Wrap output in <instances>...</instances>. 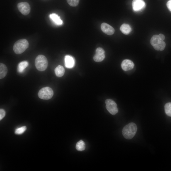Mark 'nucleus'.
I'll return each instance as SVG.
<instances>
[{
    "instance_id": "dca6fc26",
    "label": "nucleus",
    "mask_w": 171,
    "mask_h": 171,
    "mask_svg": "<svg viewBox=\"0 0 171 171\" xmlns=\"http://www.w3.org/2000/svg\"><path fill=\"white\" fill-rule=\"evenodd\" d=\"M55 72L57 77L61 78L64 75L65 70L63 66L59 65L55 69Z\"/></svg>"
},
{
    "instance_id": "412c9836",
    "label": "nucleus",
    "mask_w": 171,
    "mask_h": 171,
    "mask_svg": "<svg viewBox=\"0 0 171 171\" xmlns=\"http://www.w3.org/2000/svg\"><path fill=\"white\" fill-rule=\"evenodd\" d=\"M69 4L72 6H76L78 5L80 0H66Z\"/></svg>"
},
{
    "instance_id": "aec40b11",
    "label": "nucleus",
    "mask_w": 171,
    "mask_h": 171,
    "mask_svg": "<svg viewBox=\"0 0 171 171\" xmlns=\"http://www.w3.org/2000/svg\"><path fill=\"white\" fill-rule=\"evenodd\" d=\"M26 129L27 127L26 126H23L16 129L15 133L16 135H21L23 134Z\"/></svg>"
},
{
    "instance_id": "7ed1b4c3",
    "label": "nucleus",
    "mask_w": 171,
    "mask_h": 171,
    "mask_svg": "<svg viewBox=\"0 0 171 171\" xmlns=\"http://www.w3.org/2000/svg\"><path fill=\"white\" fill-rule=\"evenodd\" d=\"M29 45L28 41L26 39L18 40L14 44L13 49L17 54H20L23 53L28 48Z\"/></svg>"
},
{
    "instance_id": "423d86ee",
    "label": "nucleus",
    "mask_w": 171,
    "mask_h": 171,
    "mask_svg": "<svg viewBox=\"0 0 171 171\" xmlns=\"http://www.w3.org/2000/svg\"><path fill=\"white\" fill-rule=\"evenodd\" d=\"M106 108L108 111L112 115H115L118 112L116 103L112 99H108L105 101Z\"/></svg>"
},
{
    "instance_id": "6e6552de",
    "label": "nucleus",
    "mask_w": 171,
    "mask_h": 171,
    "mask_svg": "<svg viewBox=\"0 0 171 171\" xmlns=\"http://www.w3.org/2000/svg\"><path fill=\"white\" fill-rule=\"evenodd\" d=\"M17 8L19 11L24 15H28L31 11V7L29 4L26 2L18 3Z\"/></svg>"
},
{
    "instance_id": "0eeeda50",
    "label": "nucleus",
    "mask_w": 171,
    "mask_h": 171,
    "mask_svg": "<svg viewBox=\"0 0 171 171\" xmlns=\"http://www.w3.org/2000/svg\"><path fill=\"white\" fill-rule=\"evenodd\" d=\"M132 6L133 10L137 12L141 11L146 6V3L143 0H133Z\"/></svg>"
},
{
    "instance_id": "f8f14e48",
    "label": "nucleus",
    "mask_w": 171,
    "mask_h": 171,
    "mask_svg": "<svg viewBox=\"0 0 171 171\" xmlns=\"http://www.w3.org/2000/svg\"><path fill=\"white\" fill-rule=\"evenodd\" d=\"M65 64L66 68L71 69L73 68L75 65V60L71 56L66 55L65 57Z\"/></svg>"
},
{
    "instance_id": "2eb2a0df",
    "label": "nucleus",
    "mask_w": 171,
    "mask_h": 171,
    "mask_svg": "<svg viewBox=\"0 0 171 171\" xmlns=\"http://www.w3.org/2000/svg\"><path fill=\"white\" fill-rule=\"evenodd\" d=\"M50 17L53 21L57 25H61L63 24V22L58 15L52 13L50 15Z\"/></svg>"
},
{
    "instance_id": "4468645a",
    "label": "nucleus",
    "mask_w": 171,
    "mask_h": 171,
    "mask_svg": "<svg viewBox=\"0 0 171 171\" xmlns=\"http://www.w3.org/2000/svg\"><path fill=\"white\" fill-rule=\"evenodd\" d=\"M8 69L6 66L3 63H0V79L4 78L6 75Z\"/></svg>"
},
{
    "instance_id": "39448f33",
    "label": "nucleus",
    "mask_w": 171,
    "mask_h": 171,
    "mask_svg": "<svg viewBox=\"0 0 171 171\" xmlns=\"http://www.w3.org/2000/svg\"><path fill=\"white\" fill-rule=\"evenodd\" d=\"M54 95L53 90L49 87H46L41 89L38 93L39 97L44 100H48L51 99Z\"/></svg>"
},
{
    "instance_id": "5701e85b",
    "label": "nucleus",
    "mask_w": 171,
    "mask_h": 171,
    "mask_svg": "<svg viewBox=\"0 0 171 171\" xmlns=\"http://www.w3.org/2000/svg\"><path fill=\"white\" fill-rule=\"evenodd\" d=\"M167 6L169 10L171 12V0H169L168 2Z\"/></svg>"
},
{
    "instance_id": "6ab92c4d",
    "label": "nucleus",
    "mask_w": 171,
    "mask_h": 171,
    "mask_svg": "<svg viewBox=\"0 0 171 171\" xmlns=\"http://www.w3.org/2000/svg\"><path fill=\"white\" fill-rule=\"evenodd\" d=\"M165 108L166 115L169 116L171 117V102L166 103Z\"/></svg>"
},
{
    "instance_id": "20e7f679",
    "label": "nucleus",
    "mask_w": 171,
    "mask_h": 171,
    "mask_svg": "<svg viewBox=\"0 0 171 171\" xmlns=\"http://www.w3.org/2000/svg\"><path fill=\"white\" fill-rule=\"evenodd\" d=\"M35 65L38 70L40 71H45L48 65V62L46 57L43 55H38L35 59Z\"/></svg>"
},
{
    "instance_id": "f3484780",
    "label": "nucleus",
    "mask_w": 171,
    "mask_h": 171,
    "mask_svg": "<svg viewBox=\"0 0 171 171\" xmlns=\"http://www.w3.org/2000/svg\"><path fill=\"white\" fill-rule=\"evenodd\" d=\"M28 62L26 61H23L19 63L17 66V71L19 73H22L28 66Z\"/></svg>"
},
{
    "instance_id": "9d476101",
    "label": "nucleus",
    "mask_w": 171,
    "mask_h": 171,
    "mask_svg": "<svg viewBox=\"0 0 171 171\" xmlns=\"http://www.w3.org/2000/svg\"><path fill=\"white\" fill-rule=\"evenodd\" d=\"M101 28L102 31L108 35H112L115 32V29L112 26L106 23L101 24Z\"/></svg>"
},
{
    "instance_id": "4be33fe9",
    "label": "nucleus",
    "mask_w": 171,
    "mask_h": 171,
    "mask_svg": "<svg viewBox=\"0 0 171 171\" xmlns=\"http://www.w3.org/2000/svg\"><path fill=\"white\" fill-rule=\"evenodd\" d=\"M6 115V112L3 109L0 110V120H2Z\"/></svg>"
},
{
    "instance_id": "1a4fd4ad",
    "label": "nucleus",
    "mask_w": 171,
    "mask_h": 171,
    "mask_svg": "<svg viewBox=\"0 0 171 171\" xmlns=\"http://www.w3.org/2000/svg\"><path fill=\"white\" fill-rule=\"evenodd\" d=\"M105 58V52L101 48L99 47L96 50V53L93 57L95 62H101Z\"/></svg>"
},
{
    "instance_id": "f03ea898",
    "label": "nucleus",
    "mask_w": 171,
    "mask_h": 171,
    "mask_svg": "<svg viewBox=\"0 0 171 171\" xmlns=\"http://www.w3.org/2000/svg\"><path fill=\"white\" fill-rule=\"evenodd\" d=\"M137 130V127L135 124L130 123L123 128L122 134L125 138L130 139L135 136Z\"/></svg>"
},
{
    "instance_id": "a211bd4d",
    "label": "nucleus",
    "mask_w": 171,
    "mask_h": 171,
    "mask_svg": "<svg viewBox=\"0 0 171 171\" xmlns=\"http://www.w3.org/2000/svg\"><path fill=\"white\" fill-rule=\"evenodd\" d=\"M86 145L85 142L82 140H80L77 142L76 145V149L79 151H82L85 150Z\"/></svg>"
},
{
    "instance_id": "ddd939ff",
    "label": "nucleus",
    "mask_w": 171,
    "mask_h": 171,
    "mask_svg": "<svg viewBox=\"0 0 171 171\" xmlns=\"http://www.w3.org/2000/svg\"><path fill=\"white\" fill-rule=\"evenodd\" d=\"M131 28L129 25L124 24L120 27V30L125 35L129 34L131 31Z\"/></svg>"
},
{
    "instance_id": "9b49d317",
    "label": "nucleus",
    "mask_w": 171,
    "mask_h": 171,
    "mask_svg": "<svg viewBox=\"0 0 171 171\" xmlns=\"http://www.w3.org/2000/svg\"><path fill=\"white\" fill-rule=\"evenodd\" d=\"M134 63L128 59L123 60L121 64L122 69L125 71H127L132 69L134 68Z\"/></svg>"
},
{
    "instance_id": "f257e3e1",
    "label": "nucleus",
    "mask_w": 171,
    "mask_h": 171,
    "mask_svg": "<svg viewBox=\"0 0 171 171\" xmlns=\"http://www.w3.org/2000/svg\"><path fill=\"white\" fill-rule=\"evenodd\" d=\"M165 39V36L163 34L154 35L151 38L150 44L156 50L163 51L166 46L164 41Z\"/></svg>"
}]
</instances>
